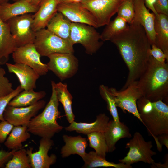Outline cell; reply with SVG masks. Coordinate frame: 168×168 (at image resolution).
Instances as JSON below:
<instances>
[{"mask_svg": "<svg viewBox=\"0 0 168 168\" xmlns=\"http://www.w3.org/2000/svg\"><path fill=\"white\" fill-rule=\"evenodd\" d=\"M110 41L116 46L128 70L122 89L138 80L145 70L150 55L151 44L141 25L132 22Z\"/></svg>", "mask_w": 168, "mask_h": 168, "instance_id": "6da1fadb", "label": "cell"}, {"mask_svg": "<svg viewBox=\"0 0 168 168\" xmlns=\"http://www.w3.org/2000/svg\"><path fill=\"white\" fill-rule=\"evenodd\" d=\"M137 84L144 98L152 102L162 100L168 105V62L161 63L150 55Z\"/></svg>", "mask_w": 168, "mask_h": 168, "instance_id": "7a4b0ae2", "label": "cell"}, {"mask_svg": "<svg viewBox=\"0 0 168 168\" xmlns=\"http://www.w3.org/2000/svg\"><path fill=\"white\" fill-rule=\"evenodd\" d=\"M137 105L142 123L154 138L157 150L161 152L162 146L156 137L168 134V105L160 100L152 102L142 96L138 100Z\"/></svg>", "mask_w": 168, "mask_h": 168, "instance_id": "3957f363", "label": "cell"}, {"mask_svg": "<svg viewBox=\"0 0 168 168\" xmlns=\"http://www.w3.org/2000/svg\"><path fill=\"white\" fill-rule=\"evenodd\" d=\"M51 86L52 92L49 102L42 112L31 119L27 126L29 132L41 138H51L63 128L57 121L60 116L59 102L54 88Z\"/></svg>", "mask_w": 168, "mask_h": 168, "instance_id": "277c9868", "label": "cell"}, {"mask_svg": "<svg viewBox=\"0 0 168 168\" xmlns=\"http://www.w3.org/2000/svg\"><path fill=\"white\" fill-rule=\"evenodd\" d=\"M33 44L41 56L74 52L73 45L69 40L60 38L46 28L36 32Z\"/></svg>", "mask_w": 168, "mask_h": 168, "instance_id": "5b68a950", "label": "cell"}, {"mask_svg": "<svg viewBox=\"0 0 168 168\" xmlns=\"http://www.w3.org/2000/svg\"><path fill=\"white\" fill-rule=\"evenodd\" d=\"M152 147L151 141H146L140 133L136 132L126 144L125 148H129L126 156L119 161L128 165L139 162L152 164L155 161L152 157L157 154L152 150Z\"/></svg>", "mask_w": 168, "mask_h": 168, "instance_id": "8992f818", "label": "cell"}, {"mask_svg": "<svg viewBox=\"0 0 168 168\" xmlns=\"http://www.w3.org/2000/svg\"><path fill=\"white\" fill-rule=\"evenodd\" d=\"M94 27L83 23L72 22L69 41L73 45L82 44L86 53L92 55L96 53L102 46L100 34Z\"/></svg>", "mask_w": 168, "mask_h": 168, "instance_id": "52a82bcc", "label": "cell"}, {"mask_svg": "<svg viewBox=\"0 0 168 168\" xmlns=\"http://www.w3.org/2000/svg\"><path fill=\"white\" fill-rule=\"evenodd\" d=\"M33 14L27 13L12 18L7 21L17 47L33 43L35 32L32 25Z\"/></svg>", "mask_w": 168, "mask_h": 168, "instance_id": "ba28073f", "label": "cell"}, {"mask_svg": "<svg viewBox=\"0 0 168 168\" xmlns=\"http://www.w3.org/2000/svg\"><path fill=\"white\" fill-rule=\"evenodd\" d=\"M123 0H83L80 2L91 13L98 28L107 25Z\"/></svg>", "mask_w": 168, "mask_h": 168, "instance_id": "9c48e42d", "label": "cell"}, {"mask_svg": "<svg viewBox=\"0 0 168 168\" xmlns=\"http://www.w3.org/2000/svg\"><path fill=\"white\" fill-rule=\"evenodd\" d=\"M49 70L52 72L61 81L70 78L77 73L78 61L73 54L56 53L48 57Z\"/></svg>", "mask_w": 168, "mask_h": 168, "instance_id": "30bf717a", "label": "cell"}, {"mask_svg": "<svg viewBox=\"0 0 168 168\" xmlns=\"http://www.w3.org/2000/svg\"><path fill=\"white\" fill-rule=\"evenodd\" d=\"M109 88L114 97L116 107L120 108L124 113L127 111L132 114L142 123L137 109V102L142 95L137 86V81L120 91L114 88Z\"/></svg>", "mask_w": 168, "mask_h": 168, "instance_id": "8fae6325", "label": "cell"}, {"mask_svg": "<svg viewBox=\"0 0 168 168\" xmlns=\"http://www.w3.org/2000/svg\"><path fill=\"white\" fill-rule=\"evenodd\" d=\"M41 56L33 43L18 47L12 53L15 63L28 66L40 76L45 75L49 71L47 64L41 61Z\"/></svg>", "mask_w": 168, "mask_h": 168, "instance_id": "7c38bea8", "label": "cell"}, {"mask_svg": "<svg viewBox=\"0 0 168 168\" xmlns=\"http://www.w3.org/2000/svg\"><path fill=\"white\" fill-rule=\"evenodd\" d=\"M46 102L40 100L35 104L25 107H15L7 105L3 113L5 120L14 126H27L33 118L44 108Z\"/></svg>", "mask_w": 168, "mask_h": 168, "instance_id": "4fadbf2b", "label": "cell"}, {"mask_svg": "<svg viewBox=\"0 0 168 168\" xmlns=\"http://www.w3.org/2000/svg\"><path fill=\"white\" fill-rule=\"evenodd\" d=\"M39 144L37 151L33 152L32 147L26 150L31 168H49L57 160L55 154H52L50 156L48 155L49 151L54 145V141L51 138H41Z\"/></svg>", "mask_w": 168, "mask_h": 168, "instance_id": "5bb4252c", "label": "cell"}, {"mask_svg": "<svg viewBox=\"0 0 168 168\" xmlns=\"http://www.w3.org/2000/svg\"><path fill=\"white\" fill-rule=\"evenodd\" d=\"M57 10L71 22L85 24L98 28L92 15L80 2L59 3Z\"/></svg>", "mask_w": 168, "mask_h": 168, "instance_id": "9a60e30c", "label": "cell"}, {"mask_svg": "<svg viewBox=\"0 0 168 168\" xmlns=\"http://www.w3.org/2000/svg\"><path fill=\"white\" fill-rule=\"evenodd\" d=\"M135 11L132 22L140 24L144 28L151 45L155 44V15L150 12L145 6L144 0H133Z\"/></svg>", "mask_w": 168, "mask_h": 168, "instance_id": "2e32d148", "label": "cell"}, {"mask_svg": "<svg viewBox=\"0 0 168 168\" xmlns=\"http://www.w3.org/2000/svg\"><path fill=\"white\" fill-rule=\"evenodd\" d=\"M5 64L8 72L14 74L17 77L23 90L28 91L36 88V82L40 75L32 68L20 63H7Z\"/></svg>", "mask_w": 168, "mask_h": 168, "instance_id": "e0dca14e", "label": "cell"}, {"mask_svg": "<svg viewBox=\"0 0 168 168\" xmlns=\"http://www.w3.org/2000/svg\"><path fill=\"white\" fill-rule=\"evenodd\" d=\"M58 0H43L37 11L33 14L32 25L35 32L46 28L48 24L58 12Z\"/></svg>", "mask_w": 168, "mask_h": 168, "instance_id": "ac0fdd59", "label": "cell"}, {"mask_svg": "<svg viewBox=\"0 0 168 168\" xmlns=\"http://www.w3.org/2000/svg\"><path fill=\"white\" fill-rule=\"evenodd\" d=\"M39 6L29 0H19L11 3L8 2L0 5V17L7 22L10 19L27 13H34Z\"/></svg>", "mask_w": 168, "mask_h": 168, "instance_id": "d6986e66", "label": "cell"}, {"mask_svg": "<svg viewBox=\"0 0 168 168\" xmlns=\"http://www.w3.org/2000/svg\"><path fill=\"white\" fill-rule=\"evenodd\" d=\"M108 147V152H112L116 149L115 145L120 139L132 137L128 128L124 123L110 120L103 133Z\"/></svg>", "mask_w": 168, "mask_h": 168, "instance_id": "ffe728a7", "label": "cell"}, {"mask_svg": "<svg viewBox=\"0 0 168 168\" xmlns=\"http://www.w3.org/2000/svg\"><path fill=\"white\" fill-rule=\"evenodd\" d=\"M109 121V118L105 114L101 113L97 116L96 120L93 122H77L74 121L64 128L68 131H75L86 135L95 132L104 133Z\"/></svg>", "mask_w": 168, "mask_h": 168, "instance_id": "44dd1931", "label": "cell"}, {"mask_svg": "<svg viewBox=\"0 0 168 168\" xmlns=\"http://www.w3.org/2000/svg\"><path fill=\"white\" fill-rule=\"evenodd\" d=\"M17 47L8 23L0 17V65L5 64L7 63L10 55Z\"/></svg>", "mask_w": 168, "mask_h": 168, "instance_id": "7402d4cb", "label": "cell"}, {"mask_svg": "<svg viewBox=\"0 0 168 168\" xmlns=\"http://www.w3.org/2000/svg\"><path fill=\"white\" fill-rule=\"evenodd\" d=\"M63 138L65 144L61 149L62 158L67 157L74 154L78 155L82 159L84 158L86 153L85 149L88 145L86 138L80 135L71 136L64 134Z\"/></svg>", "mask_w": 168, "mask_h": 168, "instance_id": "603a6c76", "label": "cell"}, {"mask_svg": "<svg viewBox=\"0 0 168 168\" xmlns=\"http://www.w3.org/2000/svg\"><path fill=\"white\" fill-rule=\"evenodd\" d=\"M155 44L161 49L168 59V16L162 14L155 16Z\"/></svg>", "mask_w": 168, "mask_h": 168, "instance_id": "cb8c5ba5", "label": "cell"}, {"mask_svg": "<svg viewBox=\"0 0 168 168\" xmlns=\"http://www.w3.org/2000/svg\"><path fill=\"white\" fill-rule=\"evenodd\" d=\"M51 85L54 88L58 101L63 106L67 120L69 123H72L75 118L72 108L73 98L68 89L67 85L61 82L56 83L54 81H51Z\"/></svg>", "mask_w": 168, "mask_h": 168, "instance_id": "d4e9b609", "label": "cell"}, {"mask_svg": "<svg viewBox=\"0 0 168 168\" xmlns=\"http://www.w3.org/2000/svg\"><path fill=\"white\" fill-rule=\"evenodd\" d=\"M71 23L62 14L58 12L50 21L46 28L60 38L69 40Z\"/></svg>", "mask_w": 168, "mask_h": 168, "instance_id": "484cf974", "label": "cell"}, {"mask_svg": "<svg viewBox=\"0 0 168 168\" xmlns=\"http://www.w3.org/2000/svg\"><path fill=\"white\" fill-rule=\"evenodd\" d=\"M43 91L36 92L34 90H23L9 102L8 105L15 107H25L33 105L45 97Z\"/></svg>", "mask_w": 168, "mask_h": 168, "instance_id": "4316f807", "label": "cell"}, {"mask_svg": "<svg viewBox=\"0 0 168 168\" xmlns=\"http://www.w3.org/2000/svg\"><path fill=\"white\" fill-rule=\"evenodd\" d=\"M26 126H14L4 142L8 149L18 150L22 148V143L30 137Z\"/></svg>", "mask_w": 168, "mask_h": 168, "instance_id": "83f0119b", "label": "cell"}, {"mask_svg": "<svg viewBox=\"0 0 168 168\" xmlns=\"http://www.w3.org/2000/svg\"><path fill=\"white\" fill-rule=\"evenodd\" d=\"M84 163L83 168H95L100 167H113L115 168H132L131 165L120 162L115 163L107 161L95 152L91 151L86 153L82 158Z\"/></svg>", "mask_w": 168, "mask_h": 168, "instance_id": "f1b7e54d", "label": "cell"}, {"mask_svg": "<svg viewBox=\"0 0 168 168\" xmlns=\"http://www.w3.org/2000/svg\"><path fill=\"white\" fill-rule=\"evenodd\" d=\"M129 25L121 17L117 16L107 25L100 34L103 42L111 40L115 36L126 29Z\"/></svg>", "mask_w": 168, "mask_h": 168, "instance_id": "f546056e", "label": "cell"}, {"mask_svg": "<svg viewBox=\"0 0 168 168\" xmlns=\"http://www.w3.org/2000/svg\"><path fill=\"white\" fill-rule=\"evenodd\" d=\"M89 146L100 156L105 158L108 152V147L103 132H95L87 135Z\"/></svg>", "mask_w": 168, "mask_h": 168, "instance_id": "4dcf8cb0", "label": "cell"}, {"mask_svg": "<svg viewBox=\"0 0 168 168\" xmlns=\"http://www.w3.org/2000/svg\"><path fill=\"white\" fill-rule=\"evenodd\" d=\"M5 168H31L26 150L22 148L15 150L11 158L5 165Z\"/></svg>", "mask_w": 168, "mask_h": 168, "instance_id": "1f68e13d", "label": "cell"}, {"mask_svg": "<svg viewBox=\"0 0 168 168\" xmlns=\"http://www.w3.org/2000/svg\"><path fill=\"white\" fill-rule=\"evenodd\" d=\"M109 88L102 85L99 87L100 95L102 98L105 101L107 108L113 120L117 123L120 122L117 107L114 97L109 90Z\"/></svg>", "mask_w": 168, "mask_h": 168, "instance_id": "d6a6232c", "label": "cell"}, {"mask_svg": "<svg viewBox=\"0 0 168 168\" xmlns=\"http://www.w3.org/2000/svg\"><path fill=\"white\" fill-rule=\"evenodd\" d=\"M117 16L131 24L134 19L135 11L133 0H123L117 12Z\"/></svg>", "mask_w": 168, "mask_h": 168, "instance_id": "836d02e7", "label": "cell"}, {"mask_svg": "<svg viewBox=\"0 0 168 168\" xmlns=\"http://www.w3.org/2000/svg\"><path fill=\"white\" fill-rule=\"evenodd\" d=\"M6 73L5 69L0 67V97L10 94L14 90L12 83L5 76Z\"/></svg>", "mask_w": 168, "mask_h": 168, "instance_id": "e575fe53", "label": "cell"}, {"mask_svg": "<svg viewBox=\"0 0 168 168\" xmlns=\"http://www.w3.org/2000/svg\"><path fill=\"white\" fill-rule=\"evenodd\" d=\"M23 89L20 85L18 86L10 94L2 97H0V121L4 120L3 113L5 110L10 101Z\"/></svg>", "mask_w": 168, "mask_h": 168, "instance_id": "d590c367", "label": "cell"}, {"mask_svg": "<svg viewBox=\"0 0 168 168\" xmlns=\"http://www.w3.org/2000/svg\"><path fill=\"white\" fill-rule=\"evenodd\" d=\"M14 126L5 120L0 122V144L5 142Z\"/></svg>", "mask_w": 168, "mask_h": 168, "instance_id": "8d00e7d4", "label": "cell"}, {"mask_svg": "<svg viewBox=\"0 0 168 168\" xmlns=\"http://www.w3.org/2000/svg\"><path fill=\"white\" fill-rule=\"evenodd\" d=\"M149 54L155 60L162 63H166V60L168 62V59L163 52L155 44L151 45Z\"/></svg>", "mask_w": 168, "mask_h": 168, "instance_id": "74e56055", "label": "cell"}, {"mask_svg": "<svg viewBox=\"0 0 168 168\" xmlns=\"http://www.w3.org/2000/svg\"><path fill=\"white\" fill-rule=\"evenodd\" d=\"M154 6L158 14L168 16V0H156Z\"/></svg>", "mask_w": 168, "mask_h": 168, "instance_id": "f35d334b", "label": "cell"}, {"mask_svg": "<svg viewBox=\"0 0 168 168\" xmlns=\"http://www.w3.org/2000/svg\"><path fill=\"white\" fill-rule=\"evenodd\" d=\"M16 150L10 151L4 150H0V168H4L6 164L12 157L13 152Z\"/></svg>", "mask_w": 168, "mask_h": 168, "instance_id": "ab89813d", "label": "cell"}, {"mask_svg": "<svg viewBox=\"0 0 168 168\" xmlns=\"http://www.w3.org/2000/svg\"><path fill=\"white\" fill-rule=\"evenodd\" d=\"M158 140L162 146H165L168 149V134H162L157 136Z\"/></svg>", "mask_w": 168, "mask_h": 168, "instance_id": "60d3db41", "label": "cell"}, {"mask_svg": "<svg viewBox=\"0 0 168 168\" xmlns=\"http://www.w3.org/2000/svg\"><path fill=\"white\" fill-rule=\"evenodd\" d=\"M165 162L161 164V163H156L155 162L152 164H151V167L152 168H167L168 167V154L165 156Z\"/></svg>", "mask_w": 168, "mask_h": 168, "instance_id": "b9f144b4", "label": "cell"}, {"mask_svg": "<svg viewBox=\"0 0 168 168\" xmlns=\"http://www.w3.org/2000/svg\"><path fill=\"white\" fill-rule=\"evenodd\" d=\"M145 4L146 7L148 8L153 12L155 16H157L158 13L156 11L154 5L156 0H144Z\"/></svg>", "mask_w": 168, "mask_h": 168, "instance_id": "7bdbcfd3", "label": "cell"}, {"mask_svg": "<svg viewBox=\"0 0 168 168\" xmlns=\"http://www.w3.org/2000/svg\"><path fill=\"white\" fill-rule=\"evenodd\" d=\"M83 0H58L59 3L80 2Z\"/></svg>", "mask_w": 168, "mask_h": 168, "instance_id": "ee69618b", "label": "cell"}, {"mask_svg": "<svg viewBox=\"0 0 168 168\" xmlns=\"http://www.w3.org/2000/svg\"><path fill=\"white\" fill-rule=\"evenodd\" d=\"M14 2H15L19 0H12ZM34 5L39 6L41 2L43 0H29Z\"/></svg>", "mask_w": 168, "mask_h": 168, "instance_id": "f6af8a7d", "label": "cell"}, {"mask_svg": "<svg viewBox=\"0 0 168 168\" xmlns=\"http://www.w3.org/2000/svg\"><path fill=\"white\" fill-rule=\"evenodd\" d=\"M9 1V0H0V5L8 2Z\"/></svg>", "mask_w": 168, "mask_h": 168, "instance_id": "bcb514c9", "label": "cell"}]
</instances>
